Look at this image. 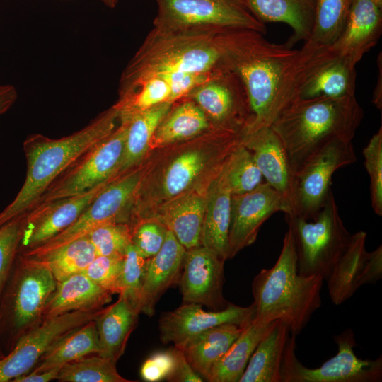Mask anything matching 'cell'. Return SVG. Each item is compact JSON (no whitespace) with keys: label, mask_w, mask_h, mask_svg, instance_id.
Wrapping results in <instances>:
<instances>
[{"label":"cell","mask_w":382,"mask_h":382,"mask_svg":"<svg viewBox=\"0 0 382 382\" xmlns=\"http://www.w3.org/2000/svg\"><path fill=\"white\" fill-rule=\"evenodd\" d=\"M219 40L222 68L240 78L249 99L253 122L245 135L270 127L279 113L281 92L298 50L250 29H221Z\"/></svg>","instance_id":"6da1fadb"},{"label":"cell","mask_w":382,"mask_h":382,"mask_svg":"<svg viewBox=\"0 0 382 382\" xmlns=\"http://www.w3.org/2000/svg\"><path fill=\"white\" fill-rule=\"evenodd\" d=\"M119 107L114 104L80 130L59 139L40 134L23 143L27 162L25 181L14 199L0 212V226L27 213L50 185L117 127Z\"/></svg>","instance_id":"7a4b0ae2"},{"label":"cell","mask_w":382,"mask_h":382,"mask_svg":"<svg viewBox=\"0 0 382 382\" xmlns=\"http://www.w3.org/2000/svg\"><path fill=\"white\" fill-rule=\"evenodd\" d=\"M363 117L354 96H318L291 103L270 127L282 141L295 173L330 141H352Z\"/></svg>","instance_id":"3957f363"},{"label":"cell","mask_w":382,"mask_h":382,"mask_svg":"<svg viewBox=\"0 0 382 382\" xmlns=\"http://www.w3.org/2000/svg\"><path fill=\"white\" fill-rule=\"evenodd\" d=\"M220 30L153 27L122 71L119 96L155 76L178 71L212 73L222 68Z\"/></svg>","instance_id":"277c9868"},{"label":"cell","mask_w":382,"mask_h":382,"mask_svg":"<svg viewBox=\"0 0 382 382\" xmlns=\"http://www.w3.org/2000/svg\"><path fill=\"white\" fill-rule=\"evenodd\" d=\"M323 280L319 275L299 272L294 239L288 228L274 266L262 269L253 279L254 318L279 320L296 336L321 305Z\"/></svg>","instance_id":"5b68a950"},{"label":"cell","mask_w":382,"mask_h":382,"mask_svg":"<svg viewBox=\"0 0 382 382\" xmlns=\"http://www.w3.org/2000/svg\"><path fill=\"white\" fill-rule=\"evenodd\" d=\"M57 284L46 266L17 253L0 298V346L6 354L43 320L44 308Z\"/></svg>","instance_id":"8992f818"},{"label":"cell","mask_w":382,"mask_h":382,"mask_svg":"<svg viewBox=\"0 0 382 382\" xmlns=\"http://www.w3.org/2000/svg\"><path fill=\"white\" fill-rule=\"evenodd\" d=\"M285 221L294 239L299 272L325 280L352 236L340 216L333 193L313 220L285 215Z\"/></svg>","instance_id":"52a82bcc"},{"label":"cell","mask_w":382,"mask_h":382,"mask_svg":"<svg viewBox=\"0 0 382 382\" xmlns=\"http://www.w3.org/2000/svg\"><path fill=\"white\" fill-rule=\"evenodd\" d=\"M144 175L143 169H132L113 179L70 226L42 245L20 252L28 255L42 254L86 236L100 225L113 222L129 224Z\"/></svg>","instance_id":"ba28073f"},{"label":"cell","mask_w":382,"mask_h":382,"mask_svg":"<svg viewBox=\"0 0 382 382\" xmlns=\"http://www.w3.org/2000/svg\"><path fill=\"white\" fill-rule=\"evenodd\" d=\"M338 351L320 366H303L296 356V335H290L281 367L282 382H379L382 379V357L361 359L354 354L357 345L351 328L333 336Z\"/></svg>","instance_id":"9c48e42d"},{"label":"cell","mask_w":382,"mask_h":382,"mask_svg":"<svg viewBox=\"0 0 382 382\" xmlns=\"http://www.w3.org/2000/svg\"><path fill=\"white\" fill-rule=\"evenodd\" d=\"M119 120L115 130L60 174L33 207L80 195L116 178L124 153L127 128V121Z\"/></svg>","instance_id":"30bf717a"},{"label":"cell","mask_w":382,"mask_h":382,"mask_svg":"<svg viewBox=\"0 0 382 382\" xmlns=\"http://www.w3.org/2000/svg\"><path fill=\"white\" fill-rule=\"evenodd\" d=\"M154 28L165 30L243 28L266 33L243 0H156Z\"/></svg>","instance_id":"8fae6325"},{"label":"cell","mask_w":382,"mask_h":382,"mask_svg":"<svg viewBox=\"0 0 382 382\" xmlns=\"http://www.w3.org/2000/svg\"><path fill=\"white\" fill-rule=\"evenodd\" d=\"M356 161L352 141L342 139L330 141L312 155L294 173L293 207L289 215L313 220L332 192L334 173Z\"/></svg>","instance_id":"7c38bea8"},{"label":"cell","mask_w":382,"mask_h":382,"mask_svg":"<svg viewBox=\"0 0 382 382\" xmlns=\"http://www.w3.org/2000/svg\"><path fill=\"white\" fill-rule=\"evenodd\" d=\"M185 97L202 109L213 128L245 135L252 125L253 113L245 86L229 69L214 71Z\"/></svg>","instance_id":"4fadbf2b"},{"label":"cell","mask_w":382,"mask_h":382,"mask_svg":"<svg viewBox=\"0 0 382 382\" xmlns=\"http://www.w3.org/2000/svg\"><path fill=\"white\" fill-rule=\"evenodd\" d=\"M103 310V308L96 311H74L43 319L23 335L13 349L0 359V382L12 381L30 372L54 342L95 320Z\"/></svg>","instance_id":"5bb4252c"},{"label":"cell","mask_w":382,"mask_h":382,"mask_svg":"<svg viewBox=\"0 0 382 382\" xmlns=\"http://www.w3.org/2000/svg\"><path fill=\"white\" fill-rule=\"evenodd\" d=\"M366 239L365 231L352 234L349 244L325 279L329 296L335 305L342 304L361 286L375 284L382 277V246L368 252Z\"/></svg>","instance_id":"9a60e30c"},{"label":"cell","mask_w":382,"mask_h":382,"mask_svg":"<svg viewBox=\"0 0 382 382\" xmlns=\"http://www.w3.org/2000/svg\"><path fill=\"white\" fill-rule=\"evenodd\" d=\"M224 262L202 245L186 250L178 282L183 303L224 309L228 303L223 295Z\"/></svg>","instance_id":"2e32d148"},{"label":"cell","mask_w":382,"mask_h":382,"mask_svg":"<svg viewBox=\"0 0 382 382\" xmlns=\"http://www.w3.org/2000/svg\"><path fill=\"white\" fill-rule=\"evenodd\" d=\"M254 317L253 304L243 307L228 302L220 311H205L202 305L185 303L172 311L164 312L158 321L160 337L163 343L180 346L190 338L223 324L245 326Z\"/></svg>","instance_id":"e0dca14e"},{"label":"cell","mask_w":382,"mask_h":382,"mask_svg":"<svg viewBox=\"0 0 382 382\" xmlns=\"http://www.w3.org/2000/svg\"><path fill=\"white\" fill-rule=\"evenodd\" d=\"M111 180L80 195L33 207L25 214L18 251L36 248L70 226Z\"/></svg>","instance_id":"ac0fdd59"},{"label":"cell","mask_w":382,"mask_h":382,"mask_svg":"<svg viewBox=\"0 0 382 382\" xmlns=\"http://www.w3.org/2000/svg\"><path fill=\"white\" fill-rule=\"evenodd\" d=\"M283 210L279 195L266 182L249 192L232 195L228 259L253 244L264 222Z\"/></svg>","instance_id":"d6986e66"},{"label":"cell","mask_w":382,"mask_h":382,"mask_svg":"<svg viewBox=\"0 0 382 382\" xmlns=\"http://www.w3.org/2000/svg\"><path fill=\"white\" fill-rule=\"evenodd\" d=\"M243 144L251 151L266 183L279 195L284 214H291L294 172L279 137L270 126L245 135Z\"/></svg>","instance_id":"ffe728a7"},{"label":"cell","mask_w":382,"mask_h":382,"mask_svg":"<svg viewBox=\"0 0 382 382\" xmlns=\"http://www.w3.org/2000/svg\"><path fill=\"white\" fill-rule=\"evenodd\" d=\"M381 30V9L370 0H352L343 30L329 47L356 66L377 43Z\"/></svg>","instance_id":"44dd1931"},{"label":"cell","mask_w":382,"mask_h":382,"mask_svg":"<svg viewBox=\"0 0 382 382\" xmlns=\"http://www.w3.org/2000/svg\"><path fill=\"white\" fill-rule=\"evenodd\" d=\"M185 252L168 230L160 250L148 259L138 306L139 313L152 316L161 296L179 282Z\"/></svg>","instance_id":"7402d4cb"},{"label":"cell","mask_w":382,"mask_h":382,"mask_svg":"<svg viewBox=\"0 0 382 382\" xmlns=\"http://www.w3.org/2000/svg\"><path fill=\"white\" fill-rule=\"evenodd\" d=\"M223 166L210 180L207 192L201 245L226 261L228 260V254L232 194L226 179Z\"/></svg>","instance_id":"603a6c76"},{"label":"cell","mask_w":382,"mask_h":382,"mask_svg":"<svg viewBox=\"0 0 382 382\" xmlns=\"http://www.w3.org/2000/svg\"><path fill=\"white\" fill-rule=\"evenodd\" d=\"M206 203L207 194L190 191L161 204L150 219L161 222L189 250L201 245Z\"/></svg>","instance_id":"cb8c5ba5"},{"label":"cell","mask_w":382,"mask_h":382,"mask_svg":"<svg viewBox=\"0 0 382 382\" xmlns=\"http://www.w3.org/2000/svg\"><path fill=\"white\" fill-rule=\"evenodd\" d=\"M262 23L281 22L289 25L293 35L286 43L292 47L299 40L307 42L313 29L316 0H243Z\"/></svg>","instance_id":"d4e9b609"},{"label":"cell","mask_w":382,"mask_h":382,"mask_svg":"<svg viewBox=\"0 0 382 382\" xmlns=\"http://www.w3.org/2000/svg\"><path fill=\"white\" fill-rule=\"evenodd\" d=\"M112 294L83 273L58 282L44 308L43 319L74 311H96L112 299Z\"/></svg>","instance_id":"484cf974"},{"label":"cell","mask_w":382,"mask_h":382,"mask_svg":"<svg viewBox=\"0 0 382 382\" xmlns=\"http://www.w3.org/2000/svg\"><path fill=\"white\" fill-rule=\"evenodd\" d=\"M139 314L121 295L116 302L103 308L95 319L99 345L98 354L116 363L125 352Z\"/></svg>","instance_id":"4316f807"},{"label":"cell","mask_w":382,"mask_h":382,"mask_svg":"<svg viewBox=\"0 0 382 382\" xmlns=\"http://www.w3.org/2000/svg\"><path fill=\"white\" fill-rule=\"evenodd\" d=\"M277 320L253 317L214 365L207 381L239 382L257 345L273 328Z\"/></svg>","instance_id":"83f0119b"},{"label":"cell","mask_w":382,"mask_h":382,"mask_svg":"<svg viewBox=\"0 0 382 382\" xmlns=\"http://www.w3.org/2000/svg\"><path fill=\"white\" fill-rule=\"evenodd\" d=\"M213 128L202 109L187 97L175 101L157 127L151 146L185 142Z\"/></svg>","instance_id":"f1b7e54d"},{"label":"cell","mask_w":382,"mask_h":382,"mask_svg":"<svg viewBox=\"0 0 382 382\" xmlns=\"http://www.w3.org/2000/svg\"><path fill=\"white\" fill-rule=\"evenodd\" d=\"M244 327L223 324L207 330L180 346L195 371L207 381L216 362L226 352Z\"/></svg>","instance_id":"f546056e"},{"label":"cell","mask_w":382,"mask_h":382,"mask_svg":"<svg viewBox=\"0 0 382 382\" xmlns=\"http://www.w3.org/2000/svg\"><path fill=\"white\" fill-rule=\"evenodd\" d=\"M173 103L166 102L128 117H119L127 121V128L124 153L116 178L132 170L143 159L157 127Z\"/></svg>","instance_id":"4dcf8cb0"},{"label":"cell","mask_w":382,"mask_h":382,"mask_svg":"<svg viewBox=\"0 0 382 382\" xmlns=\"http://www.w3.org/2000/svg\"><path fill=\"white\" fill-rule=\"evenodd\" d=\"M290 335L287 326L278 320L257 345L239 382H282L281 367Z\"/></svg>","instance_id":"1f68e13d"},{"label":"cell","mask_w":382,"mask_h":382,"mask_svg":"<svg viewBox=\"0 0 382 382\" xmlns=\"http://www.w3.org/2000/svg\"><path fill=\"white\" fill-rule=\"evenodd\" d=\"M98 352L99 345L96 322L95 320H92L69 332L54 342L30 371L42 372L62 367L72 361Z\"/></svg>","instance_id":"d6a6232c"},{"label":"cell","mask_w":382,"mask_h":382,"mask_svg":"<svg viewBox=\"0 0 382 382\" xmlns=\"http://www.w3.org/2000/svg\"><path fill=\"white\" fill-rule=\"evenodd\" d=\"M20 253L46 266L57 283L72 275L83 273L97 256L96 250L87 236L42 254L28 255Z\"/></svg>","instance_id":"836d02e7"},{"label":"cell","mask_w":382,"mask_h":382,"mask_svg":"<svg viewBox=\"0 0 382 382\" xmlns=\"http://www.w3.org/2000/svg\"><path fill=\"white\" fill-rule=\"evenodd\" d=\"M352 0H316L315 22L309 40L316 47H330L345 25Z\"/></svg>","instance_id":"e575fe53"},{"label":"cell","mask_w":382,"mask_h":382,"mask_svg":"<svg viewBox=\"0 0 382 382\" xmlns=\"http://www.w3.org/2000/svg\"><path fill=\"white\" fill-rule=\"evenodd\" d=\"M57 380L60 382H132L120 375L115 362L98 354L64 364Z\"/></svg>","instance_id":"d590c367"},{"label":"cell","mask_w":382,"mask_h":382,"mask_svg":"<svg viewBox=\"0 0 382 382\" xmlns=\"http://www.w3.org/2000/svg\"><path fill=\"white\" fill-rule=\"evenodd\" d=\"M223 169L232 195L253 190L264 179L251 151L243 143L231 154Z\"/></svg>","instance_id":"8d00e7d4"},{"label":"cell","mask_w":382,"mask_h":382,"mask_svg":"<svg viewBox=\"0 0 382 382\" xmlns=\"http://www.w3.org/2000/svg\"><path fill=\"white\" fill-rule=\"evenodd\" d=\"M166 102H170V87L163 78L155 76L119 96L116 105L120 109L119 116L128 117Z\"/></svg>","instance_id":"74e56055"},{"label":"cell","mask_w":382,"mask_h":382,"mask_svg":"<svg viewBox=\"0 0 382 382\" xmlns=\"http://www.w3.org/2000/svg\"><path fill=\"white\" fill-rule=\"evenodd\" d=\"M148 259L131 244L125 254L119 281V295L124 296L138 311Z\"/></svg>","instance_id":"f35d334b"},{"label":"cell","mask_w":382,"mask_h":382,"mask_svg":"<svg viewBox=\"0 0 382 382\" xmlns=\"http://www.w3.org/2000/svg\"><path fill=\"white\" fill-rule=\"evenodd\" d=\"M97 255H125L132 244V228L127 223H108L92 230L87 236Z\"/></svg>","instance_id":"ab89813d"},{"label":"cell","mask_w":382,"mask_h":382,"mask_svg":"<svg viewBox=\"0 0 382 382\" xmlns=\"http://www.w3.org/2000/svg\"><path fill=\"white\" fill-rule=\"evenodd\" d=\"M365 168L370 178L371 207L382 215V127L369 141L362 151Z\"/></svg>","instance_id":"60d3db41"},{"label":"cell","mask_w":382,"mask_h":382,"mask_svg":"<svg viewBox=\"0 0 382 382\" xmlns=\"http://www.w3.org/2000/svg\"><path fill=\"white\" fill-rule=\"evenodd\" d=\"M25 214L0 226V298L18 251Z\"/></svg>","instance_id":"b9f144b4"},{"label":"cell","mask_w":382,"mask_h":382,"mask_svg":"<svg viewBox=\"0 0 382 382\" xmlns=\"http://www.w3.org/2000/svg\"><path fill=\"white\" fill-rule=\"evenodd\" d=\"M124 257L120 255H97L83 273L112 295L119 294Z\"/></svg>","instance_id":"7bdbcfd3"},{"label":"cell","mask_w":382,"mask_h":382,"mask_svg":"<svg viewBox=\"0 0 382 382\" xmlns=\"http://www.w3.org/2000/svg\"><path fill=\"white\" fill-rule=\"evenodd\" d=\"M132 244L146 258L154 256L161 248L168 229L159 221L147 219L131 226Z\"/></svg>","instance_id":"ee69618b"},{"label":"cell","mask_w":382,"mask_h":382,"mask_svg":"<svg viewBox=\"0 0 382 382\" xmlns=\"http://www.w3.org/2000/svg\"><path fill=\"white\" fill-rule=\"evenodd\" d=\"M175 359L172 348L151 354L142 364L141 378L147 382H156L166 379L173 371Z\"/></svg>","instance_id":"f6af8a7d"},{"label":"cell","mask_w":382,"mask_h":382,"mask_svg":"<svg viewBox=\"0 0 382 382\" xmlns=\"http://www.w3.org/2000/svg\"><path fill=\"white\" fill-rule=\"evenodd\" d=\"M212 73L178 71L158 76L168 83L170 89V102L174 103L185 97L194 88L206 81Z\"/></svg>","instance_id":"bcb514c9"},{"label":"cell","mask_w":382,"mask_h":382,"mask_svg":"<svg viewBox=\"0 0 382 382\" xmlns=\"http://www.w3.org/2000/svg\"><path fill=\"white\" fill-rule=\"evenodd\" d=\"M175 359L173 371L167 378L173 382H202V377L192 367L182 349L176 346L171 347Z\"/></svg>","instance_id":"7dc6e473"},{"label":"cell","mask_w":382,"mask_h":382,"mask_svg":"<svg viewBox=\"0 0 382 382\" xmlns=\"http://www.w3.org/2000/svg\"><path fill=\"white\" fill-rule=\"evenodd\" d=\"M61 368L56 367L42 372L30 371L14 378L12 382H49L57 380Z\"/></svg>","instance_id":"c3c4849f"},{"label":"cell","mask_w":382,"mask_h":382,"mask_svg":"<svg viewBox=\"0 0 382 382\" xmlns=\"http://www.w3.org/2000/svg\"><path fill=\"white\" fill-rule=\"evenodd\" d=\"M16 88L10 84L0 85V115L6 112L16 102Z\"/></svg>","instance_id":"681fc988"},{"label":"cell","mask_w":382,"mask_h":382,"mask_svg":"<svg viewBox=\"0 0 382 382\" xmlns=\"http://www.w3.org/2000/svg\"><path fill=\"white\" fill-rule=\"evenodd\" d=\"M103 4L110 8H113L116 6L118 0H102Z\"/></svg>","instance_id":"f907efd6"},{"label":"cell","mask_w":382,"mask_h":382,"mask_svg":"<svg viewBox=\"0 0 382 382\" xmlns=\"http://www.w3.org/2000/svg\"><path fill=\"white\" fill-rule=\"evenodd\" d=\"M376 6L382 9V0H370Z\"/></svg>","instance_id":"816d5d0a"},{"label":"cell","mask_w":382,"mask_h":382,"mask_svg":"<svg viewBox=\"0 0 382 382\" xmlns=\"http://www.w3.org/2000/svg\"><path fill=\"white\" fill-rule=\"evenodd\" d=\"M5 356H6V354L0 346V359H3Z\"/></svg>","instance_id":"f5cc1de1"}]
</instances>
